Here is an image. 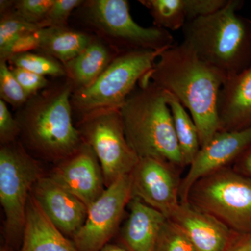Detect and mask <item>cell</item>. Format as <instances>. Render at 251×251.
Listing matches in <instances>:
<instances>
[{
  "instance_id": "cell-2",
  "label": "cell",
  "mask_w": 251,
  "mask_h": 251,
  "mask_svg": "<svg viewBox=\"0 0 251 251\" xmlns=\"http://www.w3.org/2000/svg\"><path fill=\"white\" fill-rule=\"evenodd\" d=\"M74 92L67 78L32 96L19 109V138L27 151L57 164L80 148L84 142L73 122Z\"/></svg>"
},
{
  "instance_id": "cell-21",
  "label": "cell",
  "mask_w": 251,
  "mask_h": 251,
  "mask_svg": "<svg viewBox=\"0 0 251 251\" xmlns=\"http://www.w3.org/2000/svg\"><path fill=\"white\" fill-rule=\"evenodd\" d=\"M168 104L171 109L175 133L185 166H189L201 148L197 126L184 105L169 92Z\"/></svg>"
},
{
  "instance_id": "cell-31",
  "label": "cell",
  "mask_w": 251,
  "mask_h": 251,
  "mask_svg": "<svg viewBox=\"0 0 251 251\" xmlns=\"http://www.w3.org/2000/svg\"><path fill=\"white\" fill-rule=\"evenodd\" d=\"M11 69L23 90L30 97L45 90L50 86L49 81L46 77L41 76L21 68L14 67Z\"/></svg>"
},
{
  "instance_id": "cell-22",
  "label": "cell",
  "mask_w": 251,
  "mask_h": 251,
  "mask_svg": "<svg viewBox=\"0 0 251 251\" xmlns=\"http://www.w3.org/2000/svg\"><path fill=\"white\" fill-rule=\"evenodd\" d=\"M139 2L150 11L155 27L176 31L187 23L186 0H140Z\"/></svg>"
},
{
  "instance_id": "cell-8",
  "label": "cell",
  "mask_w": 251,
  "mask_h": 251,
  "mask_svg": "<svg viewBox=\"0 0 251 251\" xmlns=\"http://www.w3.org/2000/svg\"><path fill=\"white\" fill-rule=\"evenodd\" d=\"M83 4L86 21L118 52L164 51L174 45V38L169 31L144 27L135 22L128 1L91 0Z\"/></svg>"
},
{
  "instance_id": "cell-19",
  "label": "cell",
  "mask_w": 251,
  "mask_h": 251,
  "mask_svg": "<svg viewBox=\"0 0 251 251\" xmlns=\"http://www.w3.org/2000/svg\"><path fill=\"white\" fill-rule=\"evenodd\" d=\"M120 53L101 39L94 38L80 54L64 64L66 77L72 82L74 91L85 89L98 79Z\"/></svg>"
},
{
  "instance_id": "cell-6",
  "label": "cell",
  "mask_w": 251,
  "mask_h": 251,
  "mask_svg": "<svg viewBox=\"0 0 251 251\" xmlns=\"http://www.w3.org/2000/svg\"><path fill=\"white\" fill-rule=\"evenodd\" d=\"M44 176L39 162L21 142L1 145L0 202L5 215L4 244L16 251L22 244L28 200L34 185Z\"/></svg>"
},
{
  "instance_id": "cell-18",
  "label": "cell",
  "mask_w": 251,
  "mask_h": 251,
  "mask_svg": "<svg viewBox=\"0 0 251 251\" xmlns=\"http://www.w3.org/2000/svg\"><path fill=\"white\" fill-rule=\"evenodd\" d=\"M18 251H78L72 239L56 227L30 195L22 244Z\"/></svg>"
},
{
  "instance_id": "cell-32",
  "label": "cell",
  "mask_w": 251,
  "mask_h": 251,
  "mask_svg": "<svg viewBox=\"0 0 251 251\" xmlns=\"http://www.w3.org/2000/svg\"><path fill=\"white\" fill-rule=\"evenodd\" d=\"M229 2V0H186L188 21L215 14Z\"/></svg>"
},
{
  "instance_id": "cell-15",
  "label": "cell",
  "mask_w": 251,
  "mask_h": 251,
  "mask_svg": "<svg viewBox=\"0 0 251 251\" xmlns=\"http://www.w3.org/2000/svg\"><path fill=\"white\" fill-rule=\"evenodd\" d=\"M168 219L182 229L197 251H224L236 233L187 203L180 204Z\"/></svg>"
},
{
  "instance_id": "cell-4",
  "label": "cell",
  "mask_w": 251,
  "mask_h": 251,
  "mask_svg": "<svg viewBox=\"0 0 251 251\" xmlns=\"http://www.w3.org/2000/svg\"><path fill=\"white\" fill-rule=\"evenodd\" d=\"M244 1L229 0L215 14L188 21L184 42L227 78L251 66V21L238 14Z\"/></svg>"
},
{
  "instance_id": "cell-25",
  "label": "cell",
  "mask_w": 251,
  "mask_h": 251,
  "mask_svg": "<svg viewBox=\"0 0 251 251\" xmlns=\"http://www.w3.org/2000/svg\"><path fill=\"white\" fill-rule=\"evenodd\" d=\"M0 97L5 103L20 109L30 98L16 80L7 61L0 60Z\"/></svg>"
},
{
  "instance_id": "cell-5",
  "label": "cell",
  "mask_w": 251,
  "mask_h": 251,
  "mask_svg": "<svg viewBox=\"0 0 251 251\" xmlns=\"http://www.w3.org/2000/svg\"><path fill=\"white\" fill-rule=\"evenodd\" d=\"M164 51L137 50L120 52L93 84L74 91L73 110L81 118L97 110L121 108Z\"/></svg>"
},
{
  "instance_id": "cell-26",
  "label": "cell",
  "mask_w": 251,
  "mask_h": 251,
  "mask_svg": "<svg viewBox=\"0 0 251 251\" xmlns=\"http://www.w3.org/2000/svg\"><path fill=\"white\" fill-rule=\"evenodd\" d=\"M154 251H197L182 229L167 219L157 241Z\"/></svg>"
},
{
  "instance_id": "cell-27",
  "label": "cell",
  "mask_w": 251,
  "mask_h": 251,
  "mask_svg": "<svg viewBox=\"0 0 251 251\" xmlns=\"http://www.w3.org/2000/svg\"><path fill=\"white\" fill-rule=\"evenodd\" d=\"M54 0H18L11 10L20 17L31 24L43 27Z\"/></svg>"
},
{
  "instance_id": "cell-17",
  "label": "cell",
  "mask_w": 251,
  "mask_h": 251,
  "mask_svg": "<svg viewBox=\"0 0 251 251\" xmlns=\"http://www.w3.org/2000/svg\"><path fill=\"white\" fill-rule=\"evenodd\" d=\"M220 130L251 126V66L226 80L219 99Z\"/></svg>"
},
{
  "instance_id": "cell-28",
  "label": "cell",
  "mask_w": 251,
  "mask_h": 251,
  "mask_svg": "<svg viewBox=\"0 0 251 251\" xmlns=\"http://www.w3.org/2000/svg\"><path fill=\"white\" fill-rule=\"evenodd\" d=\"M42 29L25 34L13 41L6 49L0 51V60L9 61L16 54L36 52L40 49Z\"/></svg>"
},
{
  "instance_id": "cell-23",
  "label": "cell",
  "mask_w": 251,
  "mask_h": 251,
  "mask_svg": "<svg viewBox=\"0 0 251 251\" xmlns=\"http://www.w3.org/2000/svg\"><path fill=\"white\" fill-rule=\"evenodd\" d=\"M8 62L41 76L66 77L64 66L57 59L41 52H29L13 56Z\"/></svg>"
},
{
  "instance_id": "cell-36",
  "label": "cell",
  "mask_w": 251,
  "mask_h": 251,
  "mask_svg": "<svg viewBox=\"0 0 251 251\" xmlns=\"http://www.w3.org/2000/svg\"><path fill=\"white\" fill-rule=\"evenodd\" d=\"M0 251H16L14 249H13L12 248L8 247L6 244H3V245L1 246V249H0Z\"/></svg>"
},
{
  "instance_id": "cell-16",
  "label": "cell",
  "mask_w": 251,
  "mask_h": 251,
  "mask_svg": "<svg viewBox=\"0 0 251 251\" xmlns=\"http://www.w3.org/2000/svg\"><path fill=\"white\" fill-rule=\"evenodd\" d=\"M129 214L119 238V244L127 251H154L167 218L159 211L133 198Z\"/></svg>"
},
{
  "instance_id": "cell-24",
  "label": "cell",
  "mask_w": 251,
  "mask_h": 251,
  "mask_svg": "<svg viewBox=\"0 0 251 251\" xmlns=\"http://www.w3.org/2000/svg\"><path fill=\"white\" fill-rule=\"evenodd\" d=\"M44 29L38 25L23 20L10 9L1 14L0 19V51L25 34Z\"/></svg>"
},
{
  "instance_id": "cell-29",
  "label": "cell",
  "mask_w": 251,
  "mask_h": 251,
  "mask_svg": "<svg viewBox=\"0 0 251 251\" xmlns=\"http://www.w3.org/2000/svg\"><path fill=\"white\" fill-rule=\"evenodd\" d=\"M83 2L85 1L80 0H54L47 18L43 23V27L67 26L69 16L74 10L83 4Z\"/></svg>"
},
{
  "instance_id": "cell-12",
  "label": "cell",
  "mask_w": 251,
  "mask_h": 251,
  "mask_svg": "<svg viewBox=\"0 0 251 251\" xmlns=\"http://www.w3.org/2000/svg\"><path fill=\"white\" fill-rule=\"evenodd\" d=\"M251 145V126L242 130H220L210 141L201 147L181 181L180 202L186 203L193 185L206 175L228 167Z\"/></svg>"
},
{
  "instance_id": "cell-34",
  "label": "cell",
  "mask_w": 251,
  "mask_h": 251,
  "mask_svg": "<svg viewBox=\"0 0 251 251\" xmlns=\"http://www.w3.org/2000/svg\"><path fill=\"white\" fill-rule=\"evenodd\" d=\"M237 166L251 177V145L237 158Z\"/></svg>"
},
{
  "instance_id": "cell-13",
  "label": "cell",
  "mask_w": 251,
  "mask_h": 251,
  "mask_svg": "<svg viewBox=\"0 0 251 251\" xmlns=\"http://www.w3.org/2000/svg\"><path fill=\"white\" fill-rule=\"evenodd\" d=\"M55 165L49 176L87 207L106 188L98 158L87 143H83L74 154Z\"/></svg>"
},
{
  "instance_id": "cell-7",
  "label": "cell",
  "mask_w": 251,
  "mask_h": 251,
  "mask_svg": "<svg viewBox=\"0 0 251 251\" xmlns=\"http://www.w3.org/2000/svg\"><path fill=\"white\" fill-rule=\"evenodd\" d=\"M186 203L233 232L251 234V179L228 167L196 181Z\"/></svg>"
},
{
  "instance_id": "cell-14",
  "label": "cell",
  "mask_w": 251,
  "mask_h": 251,
  "mask_svg": "<svg viewBox=\"0 0 251 251\" xmlns=\"http://www.w3.org/2000/svg\"><path fill=\"white\" fill-rule=\"evenodd\" d=\"M31 195L52 224L66 237L73 238L85 223L88 207L50 176L38 180Z\"/></svg>"
},
{
  "instance_id": "cell-33",
  "label": "cell",
  "mask_w": 251,
  "mask_h": 251,
  "mask_svg": "<svg viewBox=\"0 0 251 251\" xmlns=\"http://www.w3.org/2000/svg\"><path fill=\"white\" fill-rule=\"evenodd\" d=\"M224 251H251V234L236 232Z\"/></svg>"
},
{
  "instance_id": "cell-35",
  "label": "cell",
  "mask_w": 251,
  "mask_h": 251,
  "mask_svg": "<svg viewBox=\"0 0 251 251\" xmlns=\"http://www.w3.org/2000/svg\"><path fill=\"white\" fill-rule=\"evenodd\" d=\"M99 251H127L125 248L119 244L108 243Z\"/></svg>"
},
{
  "instance_id": "cell-1",
  "label": "cell",
  "mask_w": 251,
  "mask_h": 251,
  "mask_svg": "<svg viewBox=\"0 0 251 251\" xmlns=\"http://www.w3.org/2000/svg\"><path fill=\"white\" fill-rule=\"evenodd\" d=\"M145 78L184 105L197 126L201 147L220 131L219 95L227 77L184 41L165 50Z\"/></svg>"
},
{
  "instance_id": "cell-10",
  "label": "cell",
  "mask_w": 251,
  "mask_h": 251,
  "mask_svg": "<svg viewBox=\"0 0 251 251\" xmlns=\"http://www.w3.org/2000/svg\"><path fill=\"white\" fill-rule=\"evenodd\" d=\"M133 198L130 175L122 176L105 188L88 206L83 226L72 239L77 250L99 251L110 243Z\"/></svg>"
},
{
  "instance_id": "cell-30",
  "label": "cell",
  "mask_w": 251,
  "mask_h": 251,
  "mask_svg": "<svg viewBox=\"0 0 251 251\" xmlns=\"http://www.w3.org/2000/svg\"><path fill=\"white\" fill-rule=\"evenodd\" d=\"M20 136V127L7 105L0 99V143L1 145L14 143Z\"/></svg>"
},
{
  "instance_id": "cell-20",
  "label": "cell",
  "mask_w": 251,
  "mask_h": 251,
  "mask_svg": "<svg viewBox=\"0 0 251 251\" xmlns=\"http://www.w3.org/2000/svg\"><path fill=\"white\" fill-rule=\"evenodd\" d=\"M93 39L87 33L67 26L44 28L37 52L50 56L64 65L80 54Z\"/></svg>"
},
{
  "instance_id": "cell-3",
  "label": "cell",
  "mask_w": 251,
  "mask_h": 251,
  "mask_svg": "<svg viewBox=\"0 0 251 251\" xmlns=\"http://www.w3.org/2000/svg\"><path fill=\"white\" fill-rule=\"evenodd\" d=\"M120 112L126 138L139 158H161L184 168L166 91L144 79Z\"/></svg>"
},
{
  "instance_id": "cell-11",
  "label": "cell",
  "mask_w": 251,
  "mask_h": 251,
  "mask_svg": "<svg viewBox=\"0 0 251 251\" xmlns=\"http://www.w3.org/2000/svg\"><path fill=\"white\" fill-rule=\"evenodd\" d=\"M178 169L161 158H139L130 174L133 197L159 211L168 219L181 204Z\"/></svg>"
},
{
  "instance_id": "cell-9",
  "label": "cell",
  "mask_w": 251,
  "mask_h": 251,
  "mask_svg": "<svg viewBox=\"0 0 251 251\" xmlns=\"http://www.w3.org/2000/svg\"><path fill=\"white\" fill-rule=\"evenodd\" d=\"M84 143L97 155L105 187L125 175H130L139 157L126 138L120 109H105L91 112L77 125Z\"/></svg>"
}]
</instances>
